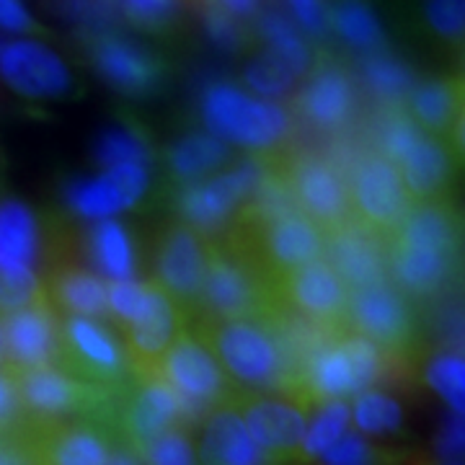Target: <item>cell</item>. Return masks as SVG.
<instances>
[{
  "mask_svg": "<svg viewBox=\"0 0 465 465\" xmlns=\"http://www.w3.org/2000/svg\"><path fill=\"white\" fill-rule=\"evenodd\" d=\"M414 67L393 52L382 50L362 57V84L370 96L382 104L385 109H396L406 104V96L416 85Z\"/></svg>",
  "mask_w": 465,
  "mask_h": 465,
  "instance_id": "f546056e",
  "label": "cell"
},
{
  "mask_svg": "<svg viewBox=\"0 0 465 465\" xmlns=\"http://www.w3.org/2000/svg\"><path fill=\"white\" fill-rule=\"evenodd\" d=\"M243 81L253 94H259V99L277 101L290 96L302 78L277 54L262 50L249 60V65L243 70Z\"/></svg>",
  "mask_w": 465,
  "mask_h": 465,
  "instance_id": "d590c367",
  "label": "cell"
},
{
  "mask_svg": "<svg viewBox=\"0 0 465 465\" xmlns=\"http://www.w3.org/2000/svg\"><path fill=\"white\" fill-rule=\"evenodd\" d=\"M0 365H5V329H3V316H0Z\"/></svg>",
  "mask_w": 465,
  "mask_h": 465,
  "instance_id": "681fc988",
  "label": "cell"
},
{
  "mask_svg": "<svg viewBox=\"0 0 465 465\" xmlns=\"http://www.w3.org/2000/svg\"><path fill=\"white\" fill-rule=\"evenodd\" d=\"M200 14L210 42L223 52L235 54V52H243L251 45V36L253 34L246 26V21L228 16L225 11H220L215 5H200Z\"/></svg>",
  "mask_w": 465,
  "mask_h": 465,
  "instance_id": "74e56055",
  "label": "cell"
},
{
  "mask_svg": "<svg viewBox=\"0 0 465 465\" xmlns=\"http://www.w3.org/2000/svg\"><path fill=\"white\" fill-rule=\"evenodd\" d=\"M42 228L32 207L18 200L0 202V280L39 284Z\"/></svg>",
  "mask_w": 465,
  "mask_h": 465,
  "instance_id": "44dd1931",
  "label": "cell"
},
{
  "mask_svg": "<svg viewBox=\"0 0 465 465\" xmlns=\"http://www.w3.org/2000/svg\"><path fill=\"white\" fill-rule=\"evenodd\" d=\"M0 47H3V42H0Z\"/></svg>",
  "mask_w": 465,
  "mask_h": 465,
  "instance_id": "f907efd6",
  "label": "cell"
},
{
  "mask_svg": "<svg viewBox=\"0 0 465 465\" xmlns=\"http://www.w3.org/2000/svg\"><path fill=\"white\" fill-rule=\"evenodd\" d=\"M155 372L179 393L186 430L197 427L210 416V411H215L217 406L228 403L241 393V388L228 378V372L220 367L213 351L202 344L189 326L163 354Z\"/></svg>",
  "mask_w": 465,
  "mask_h": 465,
  "instance_id": "3957f363",
  "label": "cell"
},
{
  "mask_svg": "<svg viewBox=\"0 0 465 465\" xmlns=\"http://www.w3.org/2000/svg\"><path fill=\"white\" fill-rule=\"evenodd\" d=\"M116 11L137 32L168 39L182 29L186 0H114Z\"/></svg>",
  "mask_w": 465,
  "mask_h": 465,
  "instance_id": "d6a6232c",
  "label": "cell"
},
{
  "mask_svg": "<svg viewBox=\"0 0 465 465\" xmlns=\"http://www.w3.org/2000/svg\"><path fill=\"white\" fill-rule=\"evenodd\" d=\"M349 424H351L349 401H329V403L313 409L308 416V427H305V437H302V445L298 450L295 465L316 463L318 458L347 432Z\"/></svg>",
  "mask_w": 465,
  "mask_h": 465,
  "instance_id": "1f68e13d",
  "label": "cell"
},
{
  "mask_svg": "<svg viewBox=\"0 0 465 465\" xmlns=\"http://www.w3.org/2000/svg\"><path fill=\"white\" fill-rule=\"evenodd\" d=\"M406 452H409V450H391V455H385L382 460H378V463H370V465H403Z\"/></svg>",
  "mask_w": 465,
  "mask_h": 465,
  "instance_id": "c3c4849f",
  "label": "cell"
},
{
  "mask_svg": "<svg viewBox=\"0 0 465 465\" xmlns=\"http://www.w3.org/2000/svg\"><path fill=\"white\" fill-rule=\"evenodd\" d=\"M463 73H440L416 81L406 96V114L421 133L445 140L463 155Z\"/></svg>",
  "mask_w": 465,
  "mask_h": 465,
  "instance_id": "e0dca14e",
  "label": "cell"
},
{
  "mask_svg": "<svg viewBox=\"0 0 465 465\" xmlns=\"http://www.w3.org/2000/svg\"><path fill=\"white\" fill-rule=\"evenodd\" d=\"M0 78L11 91L26 99H67L75 94V78L65 60L52 47L34 39L3 42Z\"/></svg>",
  "mask_w": 465,
  "mask_h": 465,
  "instance_id": "5bb4252c",
  "label": "cell"
},
{
  "mask_svg": "<svg viewBox=\"0 0 465 465\" xmlns=\"http://www.w3.org/2000/svg\"><path fill=\"white\" fill-rule=\"evenodd\" d=\"M194 452L197 465H280L251 440L235 399L210 411Z\"/></svg>",
  "mask_w": 465,
  "mask_h": 465,
  "instance_id": "cb8c5ba5",
  "label": "cell"
},
{
  "mask_svg": "<svg viewBox=\"0 0 465 465\" xmlns=\"http://www.w3.org/2000/svg\"><path fill=\"white\" fill-rule=\"evenodd\" d=\"M39 465H104L119 434L96 419H73L24 432Z\"/></svg>",
  "mask_w": 465,
  "mask_h": 465,
  "instance_id": "d6986e66",
  "label": "cell"
},
{
  "mask_svg": "<svg viewBox=\"0 0 465 465\" xmlns=\"http://www.w3.org/2000/svg\"><path fill=\"white\" fill-rule=\"evenodd\" d=\"M88 256L109 282L134 280V246L127 228L116 220H99L88 232Z\"/></svg>",
  "mask_w": 465,
  "mask_h": 465,
  "instance_id": "f1b7e54d",
  "label": "cell"
},
{
  "mask_svg": "<svg viewBox=\"0 0 465 465\" xmlns=\"http://www.w3.org/2000/svg\"><path fill=\"white\" fill-rule=\"evenodd\" d=\"M280 173L290 192V200L323 232L341 231L354 223L347 176L329 158L282 153Z\"/></svg>",
  "mask_w": 465,
  "mask_h": 465,
  "instance_id": "9c48e42d",
  "label": "cell"
},
{
  "mask_svg": "<svg viewBox=\"0 0 465 465\" xmlns=\"http://www.w3.org/2000/svg\"><path fill=\"white\" fill-rule=\"evenodd\" d=\"M26 432V416L18 399L16 372L0 365V437H18Z\"/></svg>",
  "mask_w": 465,
  "mask_h": 465,
  "instance_id": "60d3db41",
  "label": "cell"
},
{
  "mask_svg": "<svg viewBox=\"0 0 465 465\" xmlns=\"http://www.w3.org/2000/svg\"><path fill=\"white\" fill-rule=\"evenodd\" d=\"M432 458L437 460H463V414L450 411L434 434Z\"/></svg>",
  "mask_w": 465,
  "mask_h": 465,
  "instance_id": "b9f144b4",
  "label": "cell"
},
{
  "mask_svg": "<svg viewBox=\"0 0 465 465\" xmlns=\"http://www.w3.org/2000/svg\"><path fill=\"white\" fill-rule=\"evenodd\" d=\"M186 329V318L176 308V302L161 290V284L150 280V292L143 311L122 326V344L127 351V360L133 365V372H148L155 370L163 360L171 344L182 336Z\"/></svg>",
  "mask_w": 465,
  "mask_h": 465,
  "instance_id": "2e32d148",
  "label": "cell"
},
{
  "mask_svg": "<svg viewBox=\"0 0 465 465\" xmlns=\"http://www.w3.org/2000/svg\"><path fill=\"white\" fill-rule=\"evenodd\" d=\"M424 381L450 406V411H465V357L463 349L442 347L427 365Z\"/></svg>",
  "mask_w": 465,
  "mask_h": 465,
  "instance_id": "e575fe53",
  "label": "cell"
},
{
  "mask_svg": "<svg viewBox=\"0 0 465 465\" xmlns=\"http://www.w3.org/2000/svg\"><path fill=\"white\" fill-rule=\"evenodd\" d=\"M231 161V145L207 133H189L166 150V166L171 182L179 189L204 182L220 173Z\"/></svg>",
  "mask_w": 465,
  "mask_h": 465,
  "instance_id": "484cf974",
  "label": "cell"
},
{
  "mask_svg": "<svg viewBox=\"0 0 465 465\" xmlns=\"http://www.w3.org/2000/svg\"><path fill=\"white\" fill-rule=\"evenodd\" d=\"M403 465H463V460H437V458L424 455V452H406Z\"/></svg>",
  "mask_w": 465,
  "mask_h": 465,
  "instance_id": "7dc6e473",
  "label": "cell"
},
{
  "mask_svg": "<svg viewBox=\"0 0 465 465\" xmlns=\"http://www.w3.org/2000/svg\"><path fill=\"white\" fill-rule=\"evenodd\" d=\"M360 106L357 81L341 60H336L326 47H318L313 67L295 99L298 116L318 133L333 134L347 130Z\"/></svg>",
  "mask_w": 465,
  "mask_h": 465,
  "instance_id": "7c38bea8",
  "label": "cell"
},
{
  "mask_svg": "<svg viewBox=\"0 0 465 465\" xmlns=\"http://www.w3.org/2000/svg\"><path fill=\"white\" fill-rule=\"evenodd\" d=\"M5 329V365L14 370L50 367L57 362L60 313L42 292L29 305L3 316Z\"/></svg>",
  "mask_w": 465,
  "mask_h": 465,
  "instance_id": "ffe728a7",
  "label": "cell"
},
{
  "mask_svg": "<svg viewBox=\"0 0 465 465\" xmlns=\"http://www.w3.org/2000/svg\"><path fill=\"white\" fill-rule=\"evenodd\" d=\"M148 189V168L114 166L96 179L75 182L67 189V204L88 220H109L140 202Z\"/></svg>",
  "mask_w": 465,
  "mask_h": 465,
  "instance_id": "603a6c76",
  "label": "cell"
},
{
  "mask_svg": "<svg viewBox=\"0 0 465 465\" xmlns=\"http://www.w3.org/2000/svg\"><path fill=\"white\" fill-rule=\"evenodd\" d=\"M112 430L137 452L163 432L186 430L182 399L155 370L133 372V381L116 391Z\"/></svg>",
  "mask_w": 465,
  "mask_h": 465,
  "instance_id": "52a82bcc",
  "label": "cell"
},
{
  "mask_svg": "<svg viewBox=\"0 0 465 465\" xmlns=\"http://www.w3.org/2000/svg\"><path fill=\"white\" fill-rule=\"evenodd\" d=\"M235 406L249 430L251 440L269 452L280 465H295L305 437L311 406L298 396L282 393H249L241 391Z\"/></svg>",
  "mask_w": 465,
  "mask_h": 465,
  "instance_id": "4fadbf2b",
  "label": "cell"
},
{
  "mask_svg": "<svg viewBox=\"0 0 465 465\" xmlns=\"http://www.w3.org/2000/svg\"><path fill=\"white\" fill-rule=\"evenodd\" d=\"M277 302L323 333L349 331V290L326 259L300 266L277 282Z\"/></svg>",
  "mask_w": 465,
  "mask_h": 465,
  "instance_id": "8fae6325",
  "label": "cell"
},
{
  "mask_svg": "<svg viewBox=\"0 0 465 465\" xmlns=\"http://www.w3.org/2000/svg\"><path fill=\"white\" fill-rule=\"evenodd\" d=\"M88 63L104 84L127 99H153L168 84V60L143 42H134L119 32L88 36Z\"/></svg>",
  "mask_w": 465,
  "mask_h": 465,
  "instance_id": "ba28073f",
  "label": "cell"
},
{
  "mask_svg": "<svg viewBox=\"0 0 465 465\" xmlns=\"http://www.w3.org/2000/svg\"><path fill=\"white\" fill-rule=\"evenodd\" d=\"M42 282H45V295L60 316L91 318V321L109 318L106 280L84 266H54L42 277Z\"/></svg>",
  "mask_w": 465,
  "mask_h": 465,
  "instance_id": "d4e9b609",
  "label": "cell"
},
{
  "mask_svg": "<svg viewBox=\"0 0 465 465\" xmlns=\"http://www.w3.org/2000/svg\"><path fill=\"white\" fill-rule=\"evenodd\" d=\"M96 161L104 168L114 166H150L153 145L145 127L130 114H122L116 122L106 124L96 140Z\"/></svg>",
  "mask_w": 465,
  "mask_h": 465,
  "instance_id": "83f0119b",
  "label": "cell"
},
{
  "mask_svg": "<svg viewBox=\"0 0 465 465\" xmlns=\"http://www.w3.org/2000/svg\"><path fill=\"white\" fill-rule=\"evenodd\" d=\"M292 16L300 24V29L316 39L329 36V8L326 0H287Z\"/></svg>",
  "mask_w": 465,
  "mask_h": 465,
  "instance_id": "7bdbcfd3",
  "label": "cell"
},
{
  "mask_svg": "<svg viewBox=\"0 0 465 465\" xmlns=\"http://www.w3.org/2000/svg\"><path fill=\"white\" fill-rule=\"evenodd\" d=\"M329 32L362 57L385 50V29L372 0H333L329 8Z\"/></svg>",
  "mask_w": 465,
  "mask_h": 465,
  "instance_id": "4316f807",
  "label": "cell"
},
{
  "mask_svg": "<svg viewBox=\"0 0 465 465\" xmlns=\"http://www.w3.org/2000/svg\"><path fill=\"white\" fill-rule=\"evenodd\" d=\"M277 305V284L246 251L238 249L228 238L210 241V262L192 321L264 316Z\"/></svg>",
  "mask_w": 465,
  "mask_h": 465,
  "instance_id": "7a4b0ae2",
  "label": "cell"
},
{
  "mask_svg": "<svg viewBox=\"0 0 465 465\" xmlns=\"http://www.w3.org/2000/svg\"><path fill=\"white\" fill-rule=\"evenodd\" d=\"M137 455L145 465H197V452L189 430L163 432L145 448L137 450Z\"/></svg>",
  "mask_w": 465,
  "mask_h": 465,
  "instance_id": "f35d334b",
  "label": "cell"
},
{
  "mask_svg": "<svg viewBox=\"0 0 465 465\" xmlns=\"http://www.w3.org/2000/svg\"><path fill=\"white\" fill-rule=\"evenodd\" d=\"M0 29L14 34H50L18 0H0Z\"/></svg>",
  "mask_w": 465,
  "mask_h": 465,
  "instance_id": "ee69618b",
  "label": "cell"
},
{
  "mask_svg": "<svg viewBox=\"0 0 465 465\" xmlns=\"http://www.w3.org/2000/svg\"><path fill=\"white\" fill-rule=\"evenodd\" d=\"M463 155L450 148L445 140L419 133L414 143L393 161L403 189L414 204L452 200L455 176Z\"/></svg>",
  "mask_w": 465,
  "mask_h": 465,
  "instance_id": "ac0fdd59",
  "label": "cell"
},
{
  "mask_svg": "<svg viewBox=\"0 0 465 465\" xmlns=\"http://www.w3.org/2000/svg\"><path fill=\"white\" fill-rule=\"evenodd\" d=\"M54 367L104 391H119L133 381V365L112 326L91 318L60 316Z\"/></svg>",
  "mask_w": 465,
  "mask_h": 465,
  "instance_id": "277c9868",
  "label": "cell"
},
{
  "mask_svg": "<svg viewBox=\"0 0 465 465\" xmlns=\"http://www.w3.org/2000/svg\"><path fill=\"white\" fill-rule=\"evenodd\" d=\"M200 116L207 134L251 150V155H282L295 130L292 114L280 101L259 99L228 81L204 85Z\"/></svg>",
  "mask_w": 465,
  "mask_h": 465,
  "instance_id": "6da1fadb",
  "label": "cell"
},
{
  "mask_svg": "<svg viewBox=\"0 0 465 465\" xmlns=\"http://www.w3.org/2000/svg\"><path fill=\"white\" fill-rule=\"evenodd\" d=\"M104 465H145L143 460H140V455L134 452L124 440H119L114 448H112V452H109V458H106V463Z\"/></svg>",
  "mask_w": 465,
  "mask_h": 465,
  "instance_id": "bcb514c9",
  "label": "cell"
},
{
  "mask_svg": "<svg viewBox=\"0 0 465 465\" xmlns=\"http://www.w3.org/2000/svg\"><path fill=\"white\" fill-rule=\"evenodd\" d=\"M264 173V158L251 155L231 171L215 173L204 182L179 189L176 207L183 225L197 231L204 238L215 241L231 228L241 207L251 200Z\"/></svg>",
  "mask_w": 465,
  "mask_h": 465,
  "instance_id": "8992f818",
  "label": "cell"
},
{
  "mask_svg": "<svg viewBox=\"0 0 465 465\" xmlns=\"http://www.w3.org/2000/svg\"><path fill=\"white\" fill-rule=\"evenodd\" d=\"M349 331L365 336L391 360L414 367L421 339L414 305L391 282L349 292Z\"/></svg>",
  "mask_w": 465,
  "mask_h": 465,
  "instance_id": "5b68a950",
  "label": "cell"
},
{
  "mask_svg": "<svg viewBox=\"0 0 465 465\" xmlns=\"http://www.w3.org/2000/svg\"><path fill=\"white\" fill-rule=\"evenodd\" d=\"M207 262H210V238L192 231L189 225L179 223L163 235V243L158 249L155 282L176 302L186 323L197 313Z\"/></svg>",
  "mask_w": 465,
  "mask_h": 465,
  "instance_id": "9a60e30c",
  "label": "cell"
},
{
  "mask_svg": "<svg viewBox=\"0 0 465 465\" xmlns=\"http://www.w3.org/2000/svg\"><path fill=\"white\" fill-rule=\"evenodd\" d=\"M421 16L434 42L460 60L465 36V0H424Z\"/></svg>",
  "mask_w": 465,
  "mask_h": 465,
  "instance_id": "8d00e7d4",
  "label": "cell"
},
{
  "mask_svg": "<svg viewBox=\"0 0 465 465\" xmlns=\"http://www.w3.org/2000/svg\"><path fill=\"white\" fill-rule=\"evenodd\" d=\"M323 259L331 264L339 280L347 284L349 292L370 287V284L388 282L385 238L365 231L357 223H351L341 231L326 232Z\"/></svg>",
  "mask_w": 465,
  "mask_h": 465,
  "instance_id": "7402d4cb",
  "label": "cell"
},
{
  "mask_svg": "<svg viewBox=\"0 0 465 465\" xmlns=\"http://www.w3.org/2000/svg\"><path fill=\"white\" fill-rule=\"evenodd\" d=\"M344 176L354 223L381 238L396 231L414 207L396 166L375 150L357 158Z\"/></svg>",
  "mask_w": 465,
  "mask_h": 465,
  "instance_id": "30bf717a",
  "label": "cell"
},
{
  "mask_svg": "<svg viewBox=\"0 0 465 465\" xmlns=\"http://www.w3.org/2000/svg\"><path fill=\"white\" fill-rule=\"evenodd\" d=\"M0 465H39L24 434L0 437Z\"/></svg>",
  "mask_w": 465,
  "mask_h": 465,
  "instance_id": "f6af8a7d",
  "label": "cell"
},
{
  "mask_svg": "<svg viewBox=\"0 0 465 465\" xmlns=\"http://www.w3.org/2000/svg\"><path fill=\"white\" fill-rule=\"evenodd\" d=\"M256 36L264 42V50L284 60L300 78H305L308 70L313 67L316 50L305 42V36L298 32V26L284 14H280L277 8H269L264 14H259Z\"/></svg>",
  "mask_w": 465,
  "mask_h": 465,
  "instance_id": "4dcf8cb0",
  "label": "cell"
},
{
  "mask_svg": "<svg viewBox=\"0 0 465 465\" xmlns=\"http://www.w3.org/2000/svg\"><path fill=\"white\" fill-rule=\"evenodd\" d=\"M351 406V421L365 437H388L403 430V406L385 391L370 388L357 393Z\"/></svg>",
  "mask_w": 465,
  "mask_h": 465,
  "instance_id": "836d02e7",
  "label": "cell"
},
{
  "mask_svg": "<svg viewBox=\"0 0 465 465\" xmlns=\"http://www.w3.org/2000/svg\"><path fill=\"white\" fill-rule=\"evenodd\" d=\"M385 455H391V448L372 445L365 434L344 432L311 465H370L382 460Z\"/></svg>",
  "mask_w": 465,
  "mask_h": 465,
  "instance_id": "ab89813d",
  "label": "cell"
}]
</instances>
